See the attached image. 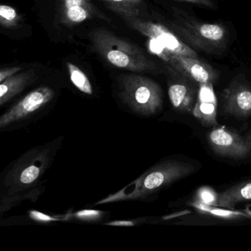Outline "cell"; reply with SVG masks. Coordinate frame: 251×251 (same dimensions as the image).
Instances as JSON below:
<instances>
[{
  "label": "cell",
  "mask_w": 251,
  "mask_h": 251,
  "mask_svg": "<svg viewBox=\"0 0 251 251\" xmlns=\"http://www.w3.org/2000/svg\"><path fill=\"white\" fill-rule=\"evenodd\" d=\"M213 152L227 159L245 160L251 157V129L239 133L227 127H214L207 134Z\"/></svg>",
  "instance_id": "6"
},
{
  "label": "cell",
  "mask_w": 251,
  "mask_h": 251,
  "mask_svg": "<svg viewBox=\"0 0 251 251\" xmlns=\"http://www.w3.org/2000/svg\"><path fill=\"white\" fill-rule=\"evenodd\" d=\"M119 97L135 114L151 117L163 108V92L152 79L139 75L127 74L118 78Z\"/></svg>",
  "instance_id": "4"
},
{
  "label": "cell",
  "mask_w": 251,
  "mask_h": 251,
  "mask_svg": "<svg viewBox=\"0 0 251 251\" xmlns=\"http://www.w3.org/2000/svg\"><path fill=\"white\" fill-rule=\"evenodd\" d=\"M148 218H139L136 219V220H115V221L110 222V223H106L108 226H135L136 225L139 224V223H145L147 221Z\"/></svg>",
  "instance_id": "22"
},
{
  "label": "cell",
  "mask_w": 251,
  "mask_h": 251,
  "mask_svg": "<svg viewBox=\"0 0 251 251\" xmlns=\"http://www.w3.org/2000/svg\"><path fill=\"white\" fill-rule=\"evenodd\" d=\"M108 9L127 20L139 18L144 6L143 0H99Z\"/></svg>",
  "instance_id": "15"
},
{
  "label": "cell",
  "mask_w": 251,
  "mask_h": 251,
  "mask_svg": "<svg viewBox=\"0 0 251 251\" xmlns=\"http://www.w3.org/2000/svg\"><path fill=\"white\" fill-rule=\"evenodd\" d=\"M192 115L205 127H215L217 126V100L213 85H200L198 100Z\"/></svg>",
  "instance_id": "12"
},
{
  "label": "cell",
  "mask_w": 251,
  "mask_h": 251,
  "mask_svg": "<svg viewBox=\"0 0 251 251\" xmlns=\"http://www.w3.org/2000/svg\"><path fill=\"white\" fill-rule=\"evenodd\" d=\"M36 78L34 70L17 73L0 84V105H4L24 91Z\"/></svg>",
  "instance_id": "14"
},
{
  "label": "cell",
  "mask_w": 251,
  "mask_h": 251,
  "mask_svg": "<svg viewBox=\"0 0 251 251\" xmlns=\"http://www.w3.org/2000/svg\"><path fill=\"white\" fill-rule=\"evenodd\" d=\"M23 69L20 67H6L0 70V83L9 77H12L14 75L23 71Z\"/></svg>",
  "instance_id": "21"
},
{
  "label": "cell",
  "mask_w": 251,
  "mask_h": 251,
  "mask_svg": "<svg viewBox=\"0 0 251 251\" xmlns=\"http://www.w3.org/2000/svg\"><path fill=\"white\" fill-rule=\"evenodd\" d=\"M67 67L73 84L82 93L87 95H93V86L84 72L73 63L67 62Z\"/></svg>",
  "instance_id": "16"
},
{
  "label": "cell",
  "mask_w": 251,
  "mask_h": 251,
  "mask_svg": "<svg viewBox=\"0 0 251 251\" xmlns=\"http://www.w3.org/2000/svg\"><path fill=\"white\" fill-rule=\"evenodd\" d=\"M223 112L237 119L251 117V86L244 80L232 81L222 93Z\"/></svg>",
  "instance_id": "11"
},
{
  "label": "cell",
  "mask_w": 251,
  "mask_h": 251,
  "mask_svg": "<svg viewBox=\"0 0 251 251\" xmlns=\"http://www.w3.org/2000/svg\"><path fill=\"white\" fill-rule=\"evenodd\" d=\"M172 26L183 42L207 53L222 52L227 46V32L222 25L201 23L177 10Z\"/></svg>",
  "instance_id": "5"
},
{
  "label": "cell",
  "mask_w": 251,
  "mask_h": 251,
  "mask_svg": "<svg viewBox=\"0 0 251 251\" xmlns=\"http://www.w3.org/2000/svg\"><path fill=\"white\" fill-rule=\"evenodd\" d=\"M198 164L180 158H168L158 162L119 192L98 202L111 203L121 201H148L170 185L195 173Z\"/></svg>",
  "instance_id": "2"
},
{
  "label": "cell",
  "mask_w": 251,
  "mask_h": 251,
  "mask_svg": "<svg viewBox=\"0 0 251 251\" xmlns=\"http://www.w3.org/2000/svg\"><path fill=\"white\" fill-rule=\"evenodd\" d=\"M89 38L96 52L114 67L133 73L155 70V64L147 58L140 48L107 29H94L89 33Z\"/></svg>",
  "instance_id": "3"
},
{
  "label": "cell",
  "mask_w": 251,
  "mask_h": 251,
  "mask_svg": "<svg viewBox=\"0 0 251 251\" xmlns=\"http://www.w3.org/2000/svg\"><path fill=\"white\" fill-rule=\"evenodd\" d=\"M105 212L99 210L84 209L77 211L75 214H71V218L81 222L95 223L100 221L105 217Z\"/></svg>",
  "instance_id": "18"
},
{
  "label": "cell",
  "mask_w": 251,
  "mask_h": 251,
  "mask_svg": "<svg viewBox=\"0 0 251 251\" xmlns=\"http://www.w3.org/2000/svg\"><path fill=\"white\" fill-rule=\"evenodd\" d=\"M62 138L29 150L14 160L0 177V213L25 201L35 202L45 192L44 176L61 148Z\"/></svg>",
  "instance_id": "1"
},
{
  "label": "cell",
  "mask_w": 251,
  "mask_h": 251,
  "mask_svg": "<svg viewBox=\"0 0 251 251\" xmlns=\"http://www.w3.org/2000/svg\"><path fill=\"white\" fill-rule=\"evenodd\" d=\"M23 18L17 10L8 5L0 6V24L5 28H15L21 23Z\"/></svg>",
  "instance_id": "17"
},
{
  "label": "cell",
  "mask_w": 251,
  "mask_h": 251,
  "mask_svg": "<svg viewBox=\"0 0 251 251\" xmlns=\"http://www.w3.org/2000/svg\"><path fill=\"white\" fill-rule=\"evenodd\" d=\"M183 2H189V3L195 4V5H202L206 8H213L214 3L211 0H180Z\"/></svg>",
  "instance_id": "23"
},
{
  "label": "cell",
  "mask_w": 251,
  "mask_h": 251,
  "mask_svg": "<svg viewBox=\"0 0 251 251\" xmlns=\"http://www.w3.org/2000/svg\"><path fill=\"white\" fill-rule=\"evenodd\" d=\"M166 64L169 68L183 75L199 85H213L218 78L216 70L198 58L170 54Z\"/></svg>",
  "instance_id": "10"
},
{
  "label": "cell",
  "mask_w": 251,
  "mask_h": 251,
  "mask_svg": "<svg viewBox=\"0 0 251 251\" xmlns=\"http://www.w3.org/2000/svg\"><path fill=\"white\" fill-rule=\"evenodd\" d=\"M148 48L150 52L152 55H156L160 59L167 63L168 61L169 56L172 53L166 49L165 47L159 41L152 38H148Z\"/></svg>",
  "instance_id": "19"
},
{
  "label": "cell",
  "mask_w": 251,
  "mask_h": 251,
  "mask_svg": "<svg viewBox=\"0 0 251 251\" xmlns=\"http://www.w3.org/2000/svg\"><path fill=\"white\" fill-rule=\"evenodd\" d=\"M168 95L172 106L177 112L192 114L198 100L200 85L186 76L169 68Z\"/></svg>",
  "instance_id": "9"
},
{
  "label": "cell",
  "mask_w": 251,
  "mask_h": 251,
  "mask_svg": "<svg viewBox=\"0 0 251 251\" xmlns=\"http://www.w3.org/2000/svg\"><path fill=\"white\" fill-rule=\"evenodd\" d=\"M126 22L130 27L147 38L159 41L170 53L198 58V54L193 48L185 43L165 26L152 22L144 21L139 18Z\"/></svg>",
  "instance_id": "8"
},
{
  "label": "cell",
  "mask_w": 251,
  "mask_h": 251,
  "mask_svg": "<svg viewBox=\"0 0 251 251\" xmlns=\"http://www.w3.org/2000/svg\"><path fill=\"white\" fill-rule=\"evenodd\" d=\"M29 217H30L33 221L42 223H53V222L65 220V218H59V217H52V216L44 214V213L40 212V211H30V212H29Z\"/></svg>",
  "instance_id": "20"
},
{
  "label": "cell",
  "mask_w": 251,
  "mask_h": 251,
  "mask_svg": "<svg viewBox=\"0 0 251 251\" xmlns=\"http://www.w3.org/2000/svg\"><path fill=\"white\" fill-rule=\"evenodd\" d=\"M55 96V91L49 86H40L32 91L1 116L0 129L6 130L11 126L30 120L48 106Z\"/></svg>",
  "instance_id": "7"
},
{
  "label": "cell",
  "mask_w": 251,
  "mask_h": 251,
  "mask_svg": "<svg viewBox=\"0 0 251 251\" xmlns=\"http://www.w3.org/2000/svg\"><path fill=\"white\" fill-rule=\"evenodd\" d=\"M248 203H251V179L239 182L216 195L213 205L233 208Z\"/></svg>",
  "instance_id": "13"
}]
</instances>
